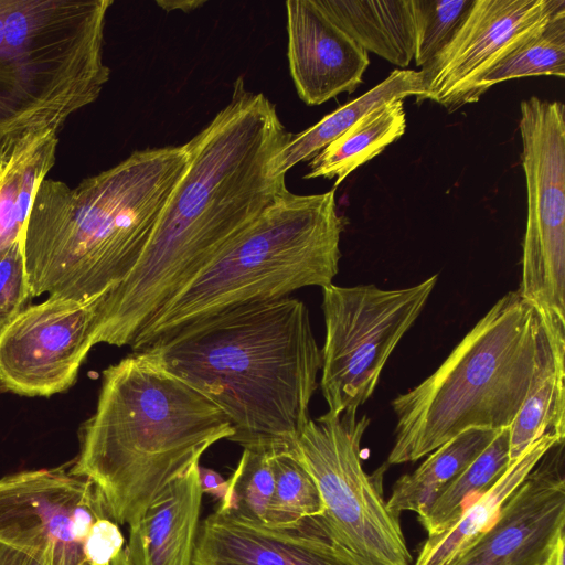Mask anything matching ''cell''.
I'll list each match as a JSON object with an SVG mask.
<instances>
[{
	"label": "cell",
	"mask_w": 565,
	"mask_h": 565,
	"mask_svg": "<svg viewBox=\"0 0 565 565\" xmlns=\"http://www.w3.org/2000/svg\"><path fill=\"white\" fill-rule=\"evenodd\" d=\"M291 138L263 93L234 83L230 103L185 145L189 161L130 274L100 298L94 343L131 345L196 274L289 192L270 160Z\"/></svg>",
	"instance_id": "obj_1"
},
{
	"label": "cell",
	"mask_w": 565,
	"mask_h": 565,
	"mask_svg": "<svg viewBox=\"0 0 565 565\" xmlns=\"http://www.w3.org/2000/svg\"><path fill=\"white\" fill-rule=\"evenodd\" d=\"M139 351L216 405L234 429L230 440L243 448L269 455L291 446L310 419L322 359L309 311L299 299L230 306L185 322Z\"/></svg>",
	"instance_id": "obj_2"
},
{
	"label": "cell",
	"mask_w": 565,
	"mask_h": 565,
	"mask_svg": "<svg viewBox=\"0 0 565 565\" xmlns=\"http://www.w3.org/2000/svg\"><path fill=\"white\" fill-rule=\"evenodd\" d=\"M189 161L186 145L136 150L71 189L44 179L22 236L32 297L87 301L142 256Z\"/></svg>",
	"instance_id": "obj_3"
},
{
	"label": "cell",
	"mask_w": 565,
	"mask_h": 565,
	"mask_svg": "<svg viewBox=\"0 0 565 565\" xmlns=\"http://www.w3.org/2000/svg\"><path fill=\"white\" fill-rule=\"evenodd\" d=\"M233 435L207 397L146 353L132 352L103 372L97 407L70 471L90 479L114 520L131 525L207 448Z\"/></svg>",
	"instance_id": "obj_4"
},
{
	"label": "cell",
	"mask_w": 565,
	"mask_h": 565,
	"mask_svg": "<svg viewBox=\"0 0 565 565\" xmlns=\"http://www.w3.org/2000/svg\"><path fill=\"white\" fill-rule=\"evenodd\" d=\"M539 331L518 290L501 297L431 375L392 401L386 463L416 461L468 429L509 428L532 382Z\"/></svg>",
	"instance_id": "obj_5"
},
{
	"label": "cell",
	"mask_w": 565,
	"mask_h": 565,
	"mask_svg": "<svg viewBox=\"0 0 565 565\" xmlns=\"http://www.w3.org/2000/svg\"><path fill=\"white\" fill-rule=\"evenodd\" d=\"M342 231L334 189L303 195L289 191L162 307L130 345L132 352L226 307L331 285L339 271Z\"/></svg>",
	"instance_id": "obj_6"
},
{
	"label": "cell",
	"mask_w": 565,
	"mask_h": 565,
	"mask_svg": "<svg viewBox=\"0 0 565 565\" xmlns=\"http://www.w3.org/2000/svg\"><path fill=\"white\" fill-rule=\"evenodd\" d=\"M113 0H0V150L58 131L109 81L104 30Z\"/></svg>",
	"instance_id": "obj_7"
},
{
	"label": "cell",
	"mask_w": 565,
	"mask_h": 565,
	"mask_svg": "<svg viewBox=\"0 0 565 565\" xmlns=\"http://www.w3.org/2000/svg\"><path fill=\"white\" fill-rule=\"evenodd\" d=\"M370 425L355 411L327 412L309 419L296 439L295 455L313 479L323 504L316 521L358 565H413L401 526L384 498L387 463L366 473L361 440Z\"/></svg>",
	"instance_id": "obj_8"
},
{
	"label": "cell",
	"mask_w": 565,
	"mask_h": 565,
	"mask_svg": "<svg viewBox=\"0 0 565 565\" xmlns=\"http://www.w3.org/2000/svg\"><path fill=\"white\" fill-rule=\"evenodd\" d=\"M0 542L42 565H130L100 489L63 467L0 479Z\"/></svg>",
	"instance_id": "obj_9"
},
{
	"label": "cell",
	"mask_w": 565,
	"mask_h": 565,
	"mask_svg": "<svg viewBox=\"0 0 565 565\" xmlns=\"http://www.w3.org/2000/svg\"><path fill=\"white\" fill-rule=\"evenodd\" d=\"M438 280L401 289L375 285L322 288L326 339L320 386L329 413L358 411L373 394L383 367L425 308Z\"/></svg>",
	"instance_id": "obj_10"
},
{
	"label": "cell",
	"mask_w": 565,
	"mask_h": 565,
	"mask_svg": "<svg viewBox=\"0 0 565 565\" xmlns=\"http://www.w3.org/2000/svg\"><path fill=\"white\" fill-rule=\"evenodd\" d=\"M520 113L527 218L518 292L542 318L565 323V106L532 96Z\"/></svg>",
	"instance_id": "obj_11"
},
{
	"label": "cell",
	"mask_w": 565,
	"mask_h": 565,
	"mask_svg": "<svg viewBox=\"0 0 565 565\" xmlns=\"http://www.w3.org/2000/svg\"><path fill=\"white\" fill-rule=\"evenodd\" d=\"M99 299L49 297L28 307L0 334V387L23 396L71 387L95 345Z\"/></svg>",
	"instance_id": "obj_12"
},
{
	"label": "cell",
	"mask_w": 565,
	"mask_h": 565,
	"mask_svg": "<svg viewBox=\"0 0 565 565\" xmlns=\"http://www.w3.org/2000/svg\"><path fill=\"white\" fill-rule=\"evenodd\" d=\"M565 0H473L448 44L422 70L423 94L448 111L512 47L543 28Z\"/></svg>",
	"instance_id": "obj_13"
},
{
	"label": "cell",
	"mask_w": 565,
	"mask_h": 565,
	"mask_svg": "<svg viewBox=\"0 0 565 565\" xmlns=\"http://www.w3.org/2000/svg\"><path fill=\"white\" fill-rule=\"evenodd\" d=\"M565 534L564 440L504 502L493 524L449 565H542Z\"/></svg>",
	"instance_id": "obj_14"
},
{
	"label": "cell",
	"mask_w": 565,
	"mask_h": 565,
	"mask_svg": "<svg viewBox=\"0 0 565 565\" xmlns=\"http://www.w3.org/2000/svg\"><path fill=\"white\" fill-rule=\"evenodd\" d=\"M193 565H358L316 519L276 529L216 508L199 529Z\"/></svg>",
	"instance_id": "obj_15"
},
{
	"label": "cell",
	"mask_w": 565,
	"mask_h": 565,
	"mask_svg": "<svg viewBox=\"0 0 565 565\" xmlns=\"http://www.w3.org/2000/svg\"><path fill=\"white\" fill-rule=\"evenodd\" d=\"M289 70L301 100L315 106L353 93L370 64L359 45L318 3L286 2Z\"/></svg>",
	"instance_id": "obj_16"
},
{
	"label": "cell",
	"mask_w": 565,
	"mask_h": 565,
	"mask_svg": "<svg viewBox=\"0 0 565 565\" xmlns=\"http://www.w3.org/2000/svg\"><path fill=\"white\" fill-rule=\"evenodd\" d=\"M199 467L170 482L129 525L130 565H193L203 495Z\"/></svg>",
	"instance_id": "obj_17"
},
{
	"label": "cell",
	"mask_w": 565,
	"mask_h": 565,
	"mask_svg": "<svg viewBox=\"0 0 565 565\" xmlns=\"http://www.w3.org/2000/svg\"><path fill=\"white\" fill-rule=\"evenodd\" d=\"M544 436L565 439V323L540 317L532 382L509 427L510 463Z\"/></svg>",
	"instance_id": "obj_18"
},
{
	"label": "cell",
	"mask_w": 565,
	"mask_h": 565,
	"mask_svg": "<svg viewBox=\"0 0 565 565\" xmlns=\"http://www.w3.org/2000/svg\"><path fill=\"white\" fill-rule=\"evenodd\" d=\"M57 132L32 131L0 150V249L22 241L36 191L55 163Z\"/></svg>",
	"instance_id": "obj_19"
},
{
	"label": "cell",
	"mask_w": 565,
	"mask_h": 565,
	"mask_svg": "<svg viewBox=\"0 0 565 565\" xmlns=\"http://www.w3.org/2000/svg\"><path fill=\"white\" fill-rule=\"evenodd\" d=\"M558 441L562 440L554 436H544L527 447L489 490L466 508L454 524L423 542L413 565H449L459 557L493 524L504 502L544 454Z\"/></svg>",
	"instance_id": "obj_20"
},
{
	"label": "cell",
	"mask_w": 565,
	"mask_h": 565,
	"mask_svg": "<svg viewBox=\"0 0 565 565\" xmlns=\"http://www.w3.org/2000/svg\"><path fill=\"white\" fill-rule=\"evenodd\" d=\"M318 3L366 52L402 68L414 60L411 0H318Z\"/></svg>",
	"instance_id": "obj_21"
},
{
	"label": "cell",
	"mask_w": 565,
	"mask_h": 565,
	"mask_svg": "<svg viewBox=\"0 0 565 565\" xmlns=\"http://www.w3.org/2000/svg\"><path fill=\"white\" fill-rule=\"evenodd\" d=\"M423 94L419 71L395 70L380 84L326 115L313 126L297 134L275 153L270 172L286 177L299 162L307 161L341 136L361 117L384 104L403 100L409 96L418 99Z\"/></svg>",
	"instance_id": "obj_22"
},
{
	"label": "cell",
	"mask_w": 565,
	"mask_h": 565,
	"mask_svg": "<svg viewBox=\"0 0 565 565\" xmlns=\"http://www.w3.org/2000/svg\"><path fill=\"white\" fill-rule=\"evenodd\" d=\"M499 431L468 429L435 449L416 470L394 482L386 500L388 510L398 516L403 511L423 515L440 491L487 448Z\"/></svg>",
	"instance_id": "obj_23"
},
{
	"label": "cell",
	"mask_w": 565,
	"mask_h": 565,
	"mask_svg": "<svg viewBox=\"0 0 565 565\" xmlns=\"http://www.w3.org/2000/svg\"><path fill=\"white\" fill-rule=\"evenodd\" d=\"M405 129L403 100L379 106L311 158L303 178L335 179V189L351 172L399 139Z\"/></svg>",
	"instance_id": "obj_24"
},
{
	"label": "cell",
	"mask_w": 565,
	"mask_h": 565,
	"mask_svg": "<svg viewBox=\"0 0 565 565\" xmlns=\"http://www.w3.org/2000/svg\"><path fill=\"white\" fill-rule=\"evenodd\" d=\"M539 75L565 76V7L486 71L460 97L458 108L478 102L499 83Z\"/></svg>",
	"instance_id": "obj_25"
},
{
	"label": "cell",
	"mask_w": 565,
	"mask_h": 565,
	"mask_svg": "<svg viewBox=\"0 0 565 565\" xmlns=\"http://www.w3.org/2000/svg\"><path fill=\"white\" fill-rule=\"evenodd\" d=\"M509 465V428H504L418 516L427 537L436 536L454 524L470 503L500 479Z\"/></svg>",
	"instance_id": "obj_26"
},
{
	"label": "cell",
	"mask_w": 565,
	"mask_h": 565,
	"mask_svg": "<svg viewBox=\"0 0 565 565\" xmlns=\"http://www.w3.org/2000/svg\"><path fill=\"white\" fill-rule=\"evenodd\" d=\"M296 444V443H295ZM275 490L268 508L266 525L295 529L323 513L318 488L295 455V445L269 455Z\"/></svg>",
	"instance_id": "obj_27"
},
{
	"label": "cell",
	"mask_w": 565,
	"mask_h": 565,
	"mask_svg": "<svg viewBox=\"0 0 565 565\" xmlns=\"http://www.w3.org/2000/svg\"><path fill=\"white\" fill-rule=\"evenodd\" d=\"M243 449L239 462L227 480V493L217 508L266 525L275 490L270 458L262 450Z\"/></svg>",
	"instance_id": "obj_28"
},
{
	"label": "cell",
	"mask_w": 565,
	"mask_h": 565,
	"mask_svg": "<svg viewBox=\"0 0 565 565\" xmlns=\"http://www.w3.org/2000/svg\"><path fill=\"white\" fill-rule=\"evenodd\" d=\"M415 26L414 60L427 65L450 41L473 0H411Z\"/></svg>",
	"instance_id": "obj_29"
},
{
	"label": "cell",
	"mask_w": 565,
	"mask_h": 565,
	"mask_svg": "<svg viewBox=\"0 0 565 565\" xmlns=\"http://www.w3.org/2000/svg\"><path fill=\"white\" fill-rule=\"evenodd\" d=\"M22 241L0 249V334L32 299Z\"/></svg>",
	"instance_id": "obj_30"
},
{
	"label": "cell",
	"mask_w": 565,
	"mask_h": 565,
	"mask_svg": "<svg viewBox=\"0 0 565 565\" xmlns=\"http://www.w3.org/2000/svg\"><path fill=\"white\" fill-rule=\"evenodd\" d=\"M199 476L202 493H206L221 502L227 493V480L218 472L201 466L199 467Z\"/></svg>",
	"instance_id": "obj_31"
},
{
	"label": "cell",
	"mask_w": 565,
	"mask_h": 565,
	"mask_svg": "<svg viewBox=\"0 0 565 565\" xmlns=\"http://www.w3.org/2000/svg\"><path fill=\"white\" fill-rule=\"evenodd\" d=\"M0 565H42L28 553L0 542Z\"/></svg>",
	"instance_id": "obj_32"
},
{
	"label": "cell",
	"mask_w": 565,
	"mask_h": 565,
	"mask_svg": "<svg viewBox=\"0 0 565 565\" xmlns=\"http://www.w3.org/2000/svg\"><path fill=\"white\" fill-rule=\"evenodd\" d=\"M156 3L164 11L181 10L191 12L205 4L203 0H157Z\"/></svg>",
	"instance_id": "obj_33"
},
{
	"label": "cell",
	"mask_w": 565,
	"mask_h": 565,
	"mask_svg": "<svg viewBox=\"0 0 565 565\" xmlns=\"http://www.w3.org/2000/svg\"><path fill=\"white\" fill-rule=\"evenodd\" d=\"M565 534L559 536L545 555L542 565H564Z\"/></svg>",
	"instance_id": "obj_34"
}]
</instances>
